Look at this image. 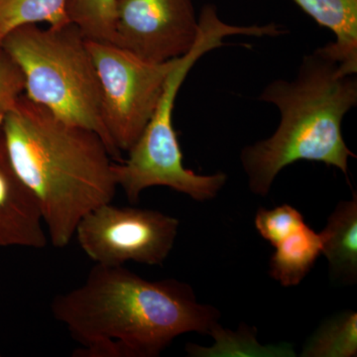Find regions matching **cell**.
Returning a JSON list of instances; mask_svg holds the SVG:
<instances>
[{
  "mask_svg": "<svg viewBox=\"0 0 357 357\" xmlns=\"http://www.w3.org/2000/svg\"><path fill=\"white\" fill-rule=\"evenodd\" d=\"M51 312L81 344V357H157L180 335H210L220 312L177 279L149 281L121 265L96 264Z\"/></svg>",
  "mask_w": 357,
  "mask_h": 357,
  "instance_id": "cell-1",
  "label": "cell"
},
{
  "mask_svg": "<svg viewBox=\"0 0 357 357\" xmlns=\"http://www.w3.org/2000/svg\"><path fill=\"white\" fill-rule=\"evenodd\" d=\"M14 170L38 202L50 243L64 248L89 211L112 203L114 160L93 131L21 96L1 128Z\"/></svg>",
  "mask_w": 357,
  "mask_h": 357,
  "instance_id": "cell-2",
  "label": "cell"
},
{
  "mask_svg": "<svg viewBox=\"0 0 357 357\" xmlns=\"http://www.w3.org/2000/svg\"><path fill=\"white\" fill-rule=\"evenodd\" d=\"M258 100L274 105L281 119L273 135L241 151L255 196H268L277 175L301 160L335 167L347 176L349 160L356 156L344 142L342 123L357 105L356 75L344 74L321 47L303 58L293 79H275Z\"/></svg>",
  "mask_w": 357,
  "mask_h": 357,
  "instance_id": "cell-3",
  "label": "cell"
},
{
  "mask_svg": "<svg viewBox=\"0 0 357 357\" xmlns=\"http://www.w3.org/2000/svg\"><path fill=\"white\" fill-rule=\"evenodd\" d=\"M0 46L22 73L28 100L63 121L93 131L115 162L123 160L103 124L100 79L86 39L76 25L18 26Z\"/></svg>",
  "mask_w": 357,
  "mask_h": 357,
  "instance_id": "cell-4",
  "label": "cell"
},
{
  "mask_svg": "<svg viewBox=\"0 0 357 357\" xmlns=\"http://www.w3.org/2000/svg\"><path fill=\"white\" fill-rule=\"evenodd\" d=\"M199 24L196 43L189 53L178 58L167 79L156 109L139 139L129 150L128 158L114 162L117 187H121L132 204L139 201L141 192L151 187L170 188L195 201H210L227 184V174L199 175L185 168L173 126V109L181 86L199 59L213 49L225 46L223 39L227 37L252 36L255 27L223 22L213 4H206L202 8Z\"/></svg>",
  "mask_w": 357,
  "mask_h": 357,
  "instance_id": "cell-5",
  "label": "cell"
},
{
  "mask_svg": "<svg viewBox=\"0 0 357 357\" xmlns=\"http://www.w3.org/2000/svg\"><path fill=\"white\" fill-rule=\"evenodd\" d=\"M86 44L100 79L103 124L114 146L128 152L151 119L178 58L157 64L112 43Z\"/></svg>",
  "mask_w": 357,
  "mask_h": 357,
  "instance_id": "cell-6",
  "label": "cell"
},
{
  "mask_svg": "<svg viewBox=\"0 0 357 357\" xmlns=\"http://www.w3.org/2000/svg\"><path fill=\"white\" fill-rule=\"evenodd\" d=\"M180 222L161 211L98 206L77 225V243L96 264L121 266L126 262L162 265L175 244Z\"/></svg>",
  "mask_w": 357,
  "mask_h": 357,
  "instance_id": "cell-7",
  "label": "cell"
},
{
  "mask_svg": "<svg viewBox=\"0 0 357 357\" xmlns=\"http://www.w3.org/2000/svg\"><path fill=\"white\" fill-rule=\"evenodd\" d=\"M199 34L192 0H116L112 44L142 60L159 64L183 57Z\"/></svg>",
  "mask_w": 357,
  "mask_h": 357,
  "instance_id": "cell-8",
  "label": "cell"
},
{
  "mask_svg": "<svg viewBox=\"0 0 357 357\" xmlns=\"http://www.w3.org/2000/svg\"><path fill=\"white\" fill-rule=\"evenodd\" d=\"M48 237L38 202L14 170L0 130V248H44Z\"/></svg>",
  "mask_w": 357,
  "mask_h": 357,
  "instance_id": "cell-9",
  "label": "cell"
},
{
  "mask_svg": "<svg viewBox=\"0 0 357 357\" xmlns=\"http://www.w3.org/2000/svg\"><path fill=\"white\" fill-rule=\"evenodd\" d=\"M321 255L328 262L333 281L354 285L357 281V195L340 202L319 234Z\"/></svg>",
  "mask_w": 357,
  "mask_h": 357,
  "instance_id": "cell-10",
  "label": "cell"
},
{
  "mask_svg": "<svg viewBox=\"0 0 357 357\" xmlns=\"http://www.w3.org/2000/svg\"><path fill=\"white\" fill-rule=\"evenodd\" d=\"M312 20L335 34L324 50L347 75L357 73V0H294Z\"/></svg>",
  "mask_w": 357,
  "mask_h": 357,
  "instance_id": "cell-11",
  "label": "cell"
},
{
  "mask_svg": "<svg viewBox=\"0 0 357 357\" xmlns=\"http://www.w3.org/2000/svg\"><path fill=\"white\" fill-rule=\"evenodd\" d=\"M270 276L284 287L299 285L321 255V238L307 223L274 246Z\"/></svg>",
  "mask_w": 357,
  "mask_h": 357,
  "instance_id": "cell-12",
  "label": "cell"
},
{
  "mask_svg": "<svg viewBox=\"0 0 357 357\" xmlns=\"http://www.w3.org/2000/svg\"><path fill=\"white\" fill-rule=\"evenodd\" d=\"M215 340V344L211 347L188 344L185 351L194 357L222 356H267L293 357L295 351L289 344L263 345L257 340V330L241 324V328L234 332L222 328L218 324L211 330L210 335Z\"/></svg>",
  "mask_w": 357,
  "mask_h": 357,
  "instance_id": "cell-13",
  "label": "cell"
},
{
  "mask_svg": "<svg viewBox=\"0 0 357 357\" xmlns=\"http://www.w3.org/2000/svg\"><path fill=\"white\" fill-rule=\"evenodd\" d=\"M357 312L344 311L324 321L307 338L302 357H356Z\"/></svg>",
  "mask_w": 357,
  "mask_h": 357,
  "instance_id": "cell-14",
  "label": "cell"
},
{
  "mask_svg": "<svg viewBox=\"0 0 357 357\" xmlns=\"http://www.w3.org/2000/svg\"><path fill=\"white\" fill-rule=\"evenodd\" d=\"M66 2L67 0H0V42L18 26L67 24Z\"/></svg>",
  "mask_w": 357,
  "mask_h": 357,
  "instance_id": "cell-15",
  "label": "cell"
},
{
  "mask_svg": "<svg viewBox=\"0 0 357 357\" xmlns=\"http://www.w3.org/2000/svg\"><path fill=\"white\" fill-rule=\"evenodd\" d=\"M66 14L89 41L114 42L116 0H67Z\"/></svg>",
  "mask_w": 357,
  "mask_h": 357,
  "instance_id": "cell-16",
  "label": "cell"
},
{
  "mask_svg": "<svg viewBox=\"0 0 357 357\" xmlns=\"http://www.w3.org/2000/svg\"><path fill=\"white\" fill-rule=\"evenodd\" d=\"M255 227L260 236L276 246L305 225L304 217L290 204H282L272 210L260 208L255 215Z\"/></svg>",
  "mask_w": 357,
  "mask_h": 357,
  "instance_id": "cell-17",
  "label": "cell"
},
{
  "mask_svg": "<svg viewBox=\"0 0 357 357\" xmlns=\"http://www.w3.org/2000/svg\"><path fill=\"white\" fill-rule=\"evenodd\" d=\"M24 95V79L15 62L0 46V130L8 112Z\"/></svg>",
  "mask_w": 357,
  "mask_h": 357,
  "instance_id": "cell-18",
  "label": "cell"
},
{
  "mask_svg": "<svg viewBox=\"0 0 357 357\" xmlns=\"http://www.w3.org/2000/svg\"><path fill=\"white\" fill-rule=\"evenodd\" d=\"M0 356H1V354H0Z\"/></svg>",
  "mask_w": 357,
  "mask_h": 357,
  "instance_id": "cell-19",
  "label": "cell"
}]
</instances>
